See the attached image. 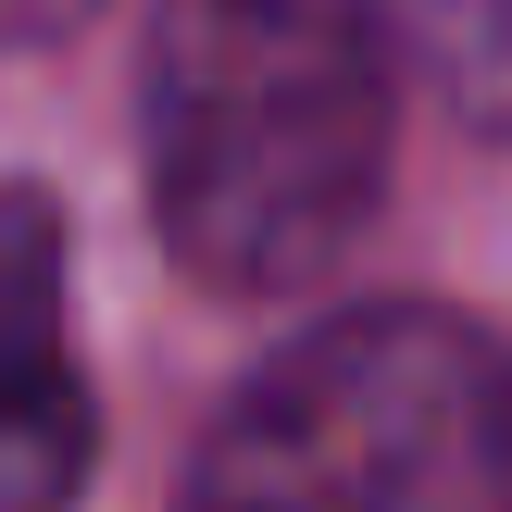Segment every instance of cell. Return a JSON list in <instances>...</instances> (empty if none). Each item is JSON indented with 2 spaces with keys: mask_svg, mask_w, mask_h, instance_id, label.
<instances>
[{
  "mask_svg": "<svg viewBox=\"0 0 512 512\" xmlns=\"http://www.w3.org/2000/svg\"><path fill=\"white\" fill-rule=\"evenodd\" d=\"M138 125L175 263L225 300L300 288L388 188V0H163Z\"/></svg>",
  "mask_w": 512,
  "mask_h": 512,
  "instance_id": "1",
  "label": "cell"
},
{
  "mask_svg": "<svg viewBox=\"0 0 512 512\" xmlns=\"http://www.w3.org/2000/svg\"><path fill=\"white\" fill-rule=\"evenodd\" d=\"M175 512H512V350L425 300L313 325L200 438Z\"/></svg>",
  "mask_w": 512,
  "mask_h": 512,
  "instance_id": "2",
  "label": "cell"
},
{
  "mask_svg": "<svg viewBox=\"0 0 512 512\" xmlns=\"http://www.w3.org/2000/svg\"><path fill=\"white\" fill-rule=\"evenodd\" d=\"M100 413L63 338V213L0 175V512H75Z\"/></svg>",
  "mask_w": 512,
  "mask_h": 512,
  "instance_id": "3",
  "label": "cell"
},
{
  "mask_svg": "<svg viewBox=\"0 0 512 512\" xmlns=\"http://www.w3.org/2000/svg\"><path fill=\"white\" fill-rule=\"evenodd\" d=\"M438 88L463 125L512 138V0H438Z\"/></svg>",
  "mask_w": 512,
  "mask_h": 512,
  "instance_id": "4",
  "label": "cell"
},
{
  "mask_svg": "<svg viewBox=\"0 0 512 512\" xmlns=\"http://www.w3.org/2000/svg\"><path fill=\"white\" fill-rule=\"evenodd\" d=\"M38 13H63V0H0V38H13V25H38Z\"/></svg>",
  "mask_w": 512,
  "mask_h": 512,
  "instance_id": "5",
  "label": "cell"
}]
</instances>
